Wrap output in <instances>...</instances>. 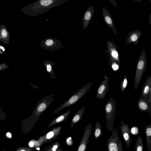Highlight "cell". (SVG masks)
I'll use <instances>...</instances> for the list:
<instances>
[{
    "mask_svg": "<svg viewBox=\"0 0 151 151\" xmlns=\"http://www.w3.org/2000/svg\"><path fill=\"white\" fill-rule=\"evenodd\" d=\"M68 0H38L31 6L32 14L38 16L47 12L51 9L68 2Z\"/></svg>",
    "mask_w": 151,
    "mask_h": 151,
    "instance_id": "obj_1",
    "label": "cell"
},
{
    "mask_svg": "<svg viewBox=\"0 0 151 151\" xmlns=\"http://www.w3.org/2000/svg\"><path fill=\"white\" fill-rule=\"evenodd\" d=\"M93 85L91 82L83 87L75 93L65 102L56 109L53 113V114H57L63 109L72 106L83 96L88 91Z\"/></svg>",
    "mask_w": 151,
    "mask_h": 151,
    "instance_id": "obj_2",
    "label": "cell"
},
{
    "mask_svg": "<svg viewBox=\"0 0 151 151\" xmlns=\"http://www.w3.org/2000/svg\"><path fill=\"white\" fill-rule=\"evenodd\" d=\"M147 58L146 52L143 50L141 52L136 65L134 80V88L136 90L139 86L143 73L147 69Z\"/></svg>",
    "mask_w": 151,
    "mask_h": 151,
    "instance_id": "obj_3",
    "label": "cell"
},
{
    "mask_svg": "<svg viewBox=\"0 0 151 151\" xmlns=\"http://www.w3.org/2000/svg\"><path fill=\"white\" fill-rule=\"evenodd\" d=\"M105 111L106 127L108 131H112L116 112V102L111 97L106 104Z\"/></svg>",
    "mask_w": 151,
    "mask_h": 151,
    "instance_id": "obj_4",
    "label": "cell"
},
{
    "mask_svg": "<svg viewBox=\"0 0 151 151\" xmlns=\"http://www.w3.org/2000/svg\"><path fill=\"white\" fill-rule=\"evenodd\" d=\"M105 52H107L109 57L108 64L110 67L113 65L117 64L121 67L119 52L116 45L113 42L107 40V49Z\"/></svg>",
    "mask_w": 151,
    "mask_h": 151,
    "instance_id": "obj_5",
    "label": "cell"
},
{
    "mask_svg": "<svg viewBox=\"0 0 151 151\" xmlns=\"http://www.w3.org/2000/svg\"><path fill=\"white\" fill-rule=\"evenodd\" d=\"M119 127L117 129L113 128L111 135L107 139V147L108 151H124L122 144L118 133Z\"/></svg>",
    "mask_w": 151,
    "mask_h": 151,
    "instance_id": "obj_6",
    "label": "cell"
},
{
    "mask_svg": "<svg viewBox=\"0 0 151 151\" xmlns=\"http://www.w3.org/2000/svg\"><path fill=\"white\" fill-rule=\"evenodd\" d=\"M39 47L52 53L63 47L61 42L59 39L52 37L47 38L41 40Z\"/></svg>",
    "mask_w": 151,
    "mask_h": 151,
    "instance_id": "obj_7",
    "label": "cell"
},
{
    "mask_svg": "<svg viewBox=\"0 0 151 151\" xmlns=\"http://www.w3.org/2000/svg\"><path fill=\"white\" fill-rule=\"evenodd\" d=\"M92 130V124H89L86 127L84 133L77 151H85Z\"/></svg>",
    "mask_w": 151,
    "mask_h": 151,
    "instance_id": "obj_8",
    "label": "cell"
},
{
    "mask_svg": "<svg viewBox=\"0 0 151 151\" xmlns=\"http://www.w3.org/2000/svg\"><path fill=\"white\" fill-rule=\"evenodd\" d=\"M103 78L104 79L99 86L96 92V98L100 100L104 99L109 91L108 77L105 76Z\"/></svg>",
    "mask_w": 151,
    "mask_h": 151,
    "instance_id": "obj_9",
    "label": "cell"
},
{
    "mask_svg": "<svg viewBox=\"0 0 151 151\" xmlns=\"http://www.w3.org/2000/svg\"><path fill=\"white\" fill-rule=\"evenodd\" d=\"M121 125L119 127L120 128L122 136L127 145V148L130 146L131 142V133L128 124H125L124 121L121 122Z\"/></svg>",
    "mask_w": 151,
    "mask_h": 151,
    "instance_id": "obj_10",
    "label": "cell"
},
{
    "mask_svg": "<svg viewBox=\"0 0 151 151\" xmlns=\"http://www.w3.org/2000/svg\"><path fill=\"white\" fill-rule=\"evenodd\" d=\"M147 97H140L137 101V107L138 110L142 112H149L151 116V104Z\"/></svg>",
    "mask_w": 151,
    "mask_h": 151,
    "instance_id": "obj_11",
    "label": "cell"
},
{
    "mask_svg": "<svg viewBox=\"0 0 151 151\" xmlns=\"http://www.w3.org/2000/svg\"><path fill=\"white\" fill-rule=\"evenodd\" d=\"M102 12L104 19L106 24L113 30L115 35H116L117 30L109 10L104 7L102 8Z\"/></svg>",
    "mask_w": 151,
    "mask_h": 151,
    "instance_id": "obj_12",
    "label": "cell"
},
{
    "mask_svg": "<svg viewBox=\"0 0 151 151\" xmlns=\"http://www.w3.org/2000/svg\"><path fill=\"white\" fill-rule=\"evenodd\" d=\"M94 7L92 5L90 6L85 13L82 19L83 28L86 30L89 26L94 12Z\"/></svg>",
    "mask_w": 151,
    "mask_h": 151,
    "instance_id": "obj_13",
    "label": "cell"
},
{
    "mask_svg": "<svg viewBox=\"0 0 151 151\" xmlns=\"http://www.w3.org/2000/svg\"><path fill=\"white\" fill-rule=\"evenodd\" d=\"M149 96L148 101L151 104V76H148L143 86L141 97Z\"/></svg>",
    "mask_w": 151,
    "mask_h": 151,
    "instance_id": "obj_14",
    "label": "cell"
},
{
    "mask_svg": "<svg viewBox=\"0 0 151 151\" xmlns=\"http://www.w3.org/2000/svg\"><path fill=\"white\" fill-rule=\"evenodd\" d=\"M142 35V32L139 29L131 31L128 34L126 37L125 42L127 43V45H128L131 42L134 43L135 45H137Z\"/></svg>",
    "mask_w": 151,
    "mask_h": 151,
    "instance_id": "obj_15",
    "label": "cell"
},
{
    "mask_svg": "<svg viewBox=\"0 0 151 151\" xmlns=\"http://www.w3.org/2000/svg\"><path fill=\"white\" fill-rule=\"evenodd\" d=\"M71 111V109H69L67 111L58 116L50 122L48 127H50L55 124L67 120Z\"/></svg>",
    "mask_w": 151,
    "mask_h": 151,
    "instance_id": "obj_16",
    "label": "cell"
},
{
    "mask_svg": "<svg viewBox=\"0 0 151 151\" xmlns=\"http://www.w3.org/2000/svg\"><path fill=\"white\" fill-rule=\"evenodd\" d=\"M85 106H83L74 116L70 124V127H73L81 119L85 111Z\"/></svg>",
    "mask_w": 151,
    "mask_h": 151,
    "instance_id": "obj_17",
    "label": "cell"
},
{
    "mask_svg": "<svg viewBox=\"0 0 151 151\" xmlns=\"http://www.w3.org/2000/svg\"><path fill=\"white\" fill-rule=\"evenodd\" d=\"M47 72L50 74V78L51 79H55L56 76L53 66L55 64V62L50 60H46L43 63Z\"/></svg>",
    "mask_w": 151,
    "mask_h": 151,
    "instance_id": "obj_18",
    "label": "cell"
},
{
    "mask_svg": "<svg viewBox=\"0 0 151 151\" xmlns=\"http://www.w3.org/2000/svg\"><path fill=\"white\" fill-rule=\"evenodd\" d=\"M146 145L148 151H151V123L145 127Z\"/></svg>",
    "mask_w": 151,
    "mask_h": 151,
    "instance_id": "obj_19",
    "label": "cell"
},
{
    "mask_svg": "<svg viewBox=\"0 0 151 151\" xmlns=\"http://www.w3.org/2000/svg\"><path fill=\"white\" fill-rule=\"evenodd\" d=\"M102 135V129L101 124L98 121L96 123L94 136L95 139L97 140L100 136Z\"/></svg>",
    "mask_w": 151,
    "mask_h": 151,
    "instance_id": "obj_20",
    "label": "cell"
},
{
    "mask_svg": "<svg viewBox=\"0 0 151 151\" xmlns=\"http://www.w3.org/2000/svg\"><path fill=\"white\" fill-rule=\"evenodd\" d=\"M143 147L142 139L140 136H139L136 141L135 151H143Z\"/></svg>",
    "mask_w": 151,
    "mask_h": 151,
    "instance_id": "obj_21",
    "label": "cell"
},
{
    "mask_svg": "<svg viewBox=\"0 0 151 151\" xmlns=\"http://www.w3.org/2000/svg\"><path fill=\"white\" fill-rule=\"evenodd\" d=\"M128 83L127 77L126 75L123 78L120 84V89L122 92H123L125 90L127 85Z\"/></svg>",
    "mask_w": 151,
    "mask_h": 151,
    "instance_id": "obj_22",
    "label": "cell"
},
{
    "mask_svg": "<svg viewBox=\"0 0 151 151\" xmlns=\"http://www.w3.org/2000/svg\"><path fill=\"white\" fill-rule=\"evenodd\" d=\"M15 151H34L33 150L29 147H21L17 148Z\"/></svg>",
    "mask_w": 151,
    "mask_h": 151,
    "instance_id": "obj_23",
    "label": "cell"
},
{
    "mask_svg": "<svg viewBox=\"0 0 151 151\" xmlns=\"http://www.w3.org/2000/svg\"><path fill=\"white\" fill-rule=\"evenodd\" d=\"M54 131V129L48 132L46 135V138L48 139H49L53 137L54 136L55 134Z\"/></svg>",
    "mask_w": 151,
    "mask_h": 151,
    "instance_id": "obj_24",
    "label": "cell"
},
{
    "mask_svg": "<svg viewBox=\"0 0 151 151\" xmlns=\"http://www.w3.org/2000/svg\"><path fill=\"white\" fill-rule=\"evenodd\" d=\"M6 117V114L5 113L2 111L0 106V119L4 120L5 119Z\"/></svg>",
    "mask_w": 151,
    "mask_h": 151,
    "instance_id": "obj_25",
    "label": "cell"
},
{
    "mask_svg": "<svg viewBox=\"0 0 151 151\" xmlns=\"http://www.w3.org/2000/svg\"><path fill=\"white\" fill-rule=\"evenodd\" d=\"M138 130L137 127H132L131 129V132L132 134L134 135H136L138 132Z\"/></svg>",
    "mask_w": 151,
    "mask_h": 151,
    "instance_id": "obj_26",
    "label": "cell"
},
{
    "mask_svg": "<svg viewBox=\"0 0 151 151\" xmlns=\"http://www.w3.org/2000/svg\"><path fill=\"white\" fill-rule=\"evenodd\" d=\"M1 35L3 37H5L7 36V32L5 29H3L1 31Z\"/></svg>",
    "mask_w": 151,
    "mask_h": 151,
    "instance_id": "obj_27",
    "label": "cell"
},
{
    "mask_svg": "<svg viewBox=\"0 0 151 151\" xmlns=\"http://www.w3.org/2000/svg\"><path fill=\"white\" fill-rule=\"evenodd\" d=\"M66 143L68 145H71L72 143V141L71 140V137H69L66 140Z\"/></svg>",
    "mask_w": 151,
    "mask_h": 151,
    "instance_id": "obj_28",
    "label": "cell"
},
{
    "mask_svg": "<svg viewBox=\"0 0 151 151\" xmlns=\"http://www.w3.org/2000/svg\"><path fill=\"white\" fill-rule=\"evenodd\" d=\"M35 142L33 140H31L28 143V145L29 147H32L34 146Z\"/></svg>",
    "mask_w": 151,
    "mask_h": 151,
    "instance_id": "obj_29",
    "label": "cell"
},
{
    "mask_svg": "<svg viewBox=\"0 0 151 151\" xmlns=\"http://www.w3.org/2000/svg\"><path fill=\"white\" fill-rule=\"evenodd\" d=\"M58 147V145H54L52 149V151H56Z\"/></svg>",
    "mask_w": 151,
    "mask_h": 151,
    "instance_id": "obj_30",
    "label": "cell"
},
{
    "mask_svg": "<svg viewBox=\"0 0 151 151\" xmlns=\"http://www.w3.org/2000/svg\"><path fill=\"white\" fill-rule=\"evenodd\" d=\"M6 136L8 138H11L12 137V134L10 132H8L6 133Z\"/></svg>",
    "mask_w": 151,
    "mask_h": 151,
    "instance_id": "obj_31",
    "label": "cell"
},
{
    "mask_svg": "<svg viewBox=\"0 0 151 151\" xmlns=\"http://www.w3.org/2000/svg\"><path fill=\"white\" fill-rule=\"evenodd\" d=\"M109 1L111 2L112 3V4L113 5H114V6H116V7L117 6L116 4V1L115 0H109Z\"/></svg>",
    "mask_w": 151,
    "mask_h": 151,
    "instance_id": "obj_32",
    "label": "cell"
},
{
    "mask_svg": "<svg viewBox=\"0 0 151 151\" xmlns=\"http://www.w3.org/2000/svg\"><path fill=\"white\" fill-rule=\"evenodd\" d=\"M149 23L150 25L151 26V13H150L149 15Z\"/></svg>",
    "mask_w": 151,
    "mask_h": 151,
    "instance_id": "obj_33",
    "label": "cell"
},
{
    "mask_svg": "<svg viewBox=\"0 0 151 151\" xmlns=\"http://www.w3.org/2000/svg\"><path fill=\"white\" fill-rule=\"evenodd\" d=\"M0 48L2 49L3 50V51H4V50H5V49H4V48L3 47H2V46H0Z\"/></svg>",
    "mask_w": 151,
    "mask_h": 151,
    "instance_id": "obj_34",
    "label": "cell"
},
{
    "mask_svg": "<svg viewBox=\"0 0 151 151\" xmlns=\"http://www.w3.org/2000/svg\"><path fill=\"white\" fill-rule=\"evenodd\" d=\"M3 69V68H1V66H0V70H2Z\"/></svg>",
    "mask_w": 151,
    "mask_h": 151,
    "instance_id": "obj_35",
    "label": "cell"
},
{
    "mask_svg": "<svg viewBox=\"0 0 151 151\" xmlns=\"http://www.w3.org/2000/svg\"><path fill=\"white\" fill-rule=\"evenodd\" d=\"M38 150H40V148H36Z\"/></svg>",
    "mask_w": 151,
    "mask_h": 151,
    "instance_id": "obj_36",
    "label": "cell"
},
{
    "mask_svg": "<svg viewBox=\"0 0 151 151\" xmlns=\"http://www.w3.org/2000/svg\"><path fill=\"white\" fill-rule=\"evenodd\" d=\"M1 151H5L4 150V149L2 150Z\"/></svg>",
    "mask_w": 151,
    "mask_h": 151,
    "instance_id": "obj_37",
    "label": "cell"
}]
</instances>
